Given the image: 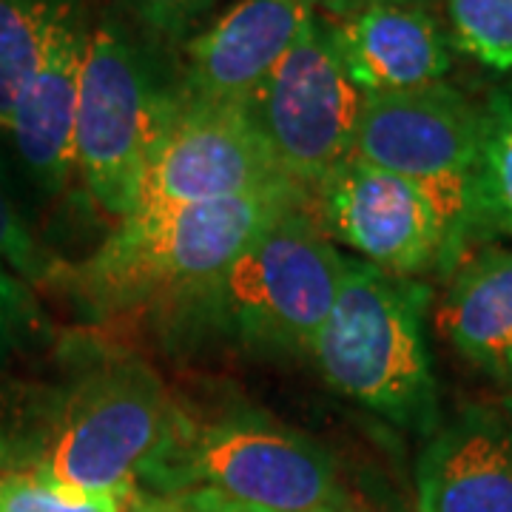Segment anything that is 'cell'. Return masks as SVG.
<instances>
[{"label": "cell", "mask_w": 512, "mask_h": 512, "mask_svg": "<svg viewBox=\"0 0 512 512\" xmlns=\"http://www.w3.org/2000/svg\"><path fill=\"white\" fill-rule=\"evenodd\" d=\"M154 498L211 490L276 512L348 510L339 464L311 436L268 413L231 407L194 416L174 404L163 447L140 478Z\"/></svg>", "instance_id": "obj_4"}, {"label": "cell", "mask_w": 512, "mask_h": 512, "mask_svg": "<svg viewBox=\"0 0 512 512\" xmlns=\"http://www.w3.org/2000/svg\"><path fill=\"white\" fill-rule=\"evenodd\" d=\"M436 325L464 362L512 387V251L487 248L458 262Z\"/></svg>", "instance_id": "obj_15"}, {"label": "cell", "mask_w": 512, "mask_h": 512, "mask_svg": "<svg viewBox=\"0 0 512 512\" xmlns=\"http://www.w3.org/2000/svg\"><path fill=\"white\" fill-rule=\"evenodd\" d=\"M46 333V316L37 305L35 288L0 262V365L35 350Z\"/></svg>", "instance_id": "obj_22"}, {"label": "cell", "mask_w": 512, "mask_h": 512, "mask_svg": "<svg viewBox=\"0 0 512 512\" xmlns=\"http://www.w3.org/2000/svg\"><path fill=\"white\" fill-rule=\"evenodd\" d=\"M276 185L293 183L245 103H208L183 92L151 151L137 211L248 197Z\"/></svg>", "instance_id": "obj_9"}, {"label": "cell", "mask_w": 512, "mask_h": 512, "mask_svg": "<svg viewBox=\"0 0 512 512\" xmlns=\"http://www.w3.org/2000/svg\"><path fill=\"white\" fill-rule=\"evenodd\" d=\"M183 97L180 69L126 18L92 20L74 123V163L114 222L137 211L151 151Z\"/></svg>", "instance_id": "obj_5"}, {"label": "cell", "mask_w": 512, "mask_h": 512, "mask_svg": "<svg viewBox=\"0 0 512 512\" xmlns=\"http://www.w3.org/2000/svg\"><path fill=\"white\" fill-rule=\"evenodd\" d=\"M0 262L29 288H57L63 285L69 271L66 262H60L37 242L32 228L26 225L23 214L15 208L3 185V171H0Z\"/></svg>", "instance_id": "obj_20"}, {"label": "cell", "mask_w": 512, "mask_h": 512, "mask_svg": "<svg viewBox=\"0 0 512 512\" xmlns=\"http://www.w3.org/2000/svg\"><path fill=\"white\" fill-rule=\"evenodd\" d=\"M174 399L134 353H100L52 396L35 473L77 495H137L163 447Z\"/></svg>", "instance_id": "obj_6"}, {"label": "cell", "mask_w": 512, "mask_h": 512, "mask_svg": "<svg viewBox=\"0 0 512 512\" xmlns=\"http://www.w3.org/2000/svg\"><path fill=\"white\" fill-rule=\"evenodd\" d=\"M89 32L86 0H69L3 131L23 180L43 200H57L77 171L74 123Z\"/></svg>", "instance_id": "obj_11"}, {"label": "cell", "mask_w": 512, "mask_h": 512, "mask_svg": "<svg viewBox=\"0 0 512 512\" xmlns=\"http://www.w3.org/2000/svg\"><path fill=\"white\" fill-rule=\"evenodd\" d=\"M370 3H421V0H322L319 12L328 15V18H339V15H348L353 9L370 6Z\"/></svg>", "instance_id": "obj_25"}, {"label": "cell", "mask_w": 512, "mask_h": 512, "mask_svg": "<svg viewBox=\"0 0 512 512\" xmlns=\"http://www.w3.org/2000/svg\"><path fill=\"white\" fill-rule=\"evenodd\" d=\"M69 0H0V131Z\"/></svg>", "instance_id": "obj_16"}, {"label": "cell", "mask_w": 512, "mask_h": 512, "mask_svg": "<svg viewBox=\"0 0 512 512\" xmlns=\"http://www.w3.org/2000/svg\"><path fill=\"white\" fill-rule=\"evenodd\" d=\"M419 512H512V419L464 407L427 436L416 461Z\"/></svg>", "instance_id": "obj_13"}, {"label": "cell", "mask_w": 512, "mask_h": 512, "mask_svg": "<svg viewBox=\"0 0 512 512\" xmlns=\"http://www.w3.org/2000/svg\"><path fill=\"white\" fill-rule=\"evenodd\" d=\"M322 0H239L183 46V92L208 103H248Z\"/></svg>", "instance_id": "obj_12"}, {"label": "cell", "mask_w": 512, "mask_h": 512, "mask_svg": "<svg viewBox=\"0 0 512 512\" xmlns=\"http://www.w3.org/2000/svg\"><path fill=\"white\" fill-rule=\"evenodd\" d=\"M450 43L493 72H512V0H447Z\"/></svg>", "instance_id": "obj_18"}, {"label": "cell", "mask_w": 512, "mask_h": 512, "mask_svg": "<svg viewBox=\"0 0 512 512\" xmlns=\"http://www.w3.org/2000/svg\"><path fill=\"white\" fill-rule=\"evenodd\" d=\"M134 495H77L35 470L0 473V512H126Z\"/></svg>", "instance_id": "obj_21"}, {"label": "cell", "mask_w": 512, "mask_h": 512, "mask_svg": "<svg viewBox=\"0 0 512 512\" xmlns=\"http://www.w3.org/2000/svg\"><path fill=\"white\" fill-rule=\"evenodd\" d=\"M328 20L362 94L421 89L453 69V43L421 3H370Z\"/></svg>", "instance_id": "obj_14"}, {"label": "cell", "mask_w": 512, "mask_h": 512, "mask_svg": "<svg viewBox=\"0 0 512 512\" xmlns=\"http://www.w3.org/2000/svg\"><path fill=\"white\" fill-rule=\"evenodd\" d=\"M478 234L512 237V97L495 94L484 109V143L476 180Z\"/></svg>", "instance_id": "obj_17"}, {"label": "cell", "mask_w": 512, "mask_h": 512, "mask_svg": "<svg viewBox=\"0 0 512 512\" xmlns=\"http://www.w3.org/2000/svg\"><path fill=\"white\" fill-rule=\"evenodd\" d=\"M362 100L330 20L316 12L245 109L279 171L313 197L330 174L353 160Z\"/></svg>", "instance_id": "obj_8"}, {"label": "cell", "mask_w": 512, "mask_h": 512, "mask_svg": "<svg viewBox=\"0 0 512 512\" xmlns=\"http://www.w3.org/2000/svg\"><path fill=\"white\" fill-rule=\"evenodd\" d=\"M311 194L276 185L248 197L134 211L86 262L69 265L60 288L94 316L160 311L217 276L268 225Z\"/></svg>", "instance_id": "obj_2"}, {"label": "cell", "mask_w": 512, "mask_h": 512, "mask_svg": "<svg viewBox=\"0 0 512 512\" xmlns=\"http://www.w3.org/2000/svg\"><path fill=\"white\" fill-rule=\"evenodd\" d=\"M348 256L336 251L311 202L274 220L220 274L157 311L174 345L285 359L308 356L336 302Z\"/></svg>", "instance_id": "obj_1"}, {"label": "cell", "mask_w": 512, "mask_h": 512, "mask_svg": "<svg viewBox=\"0 0 512 512\" xmlns=\"http://www.w3.org/2000/svg\"><path fill=\"white\" fill-rule=\"evenodd\" d=\"M430 299L419 279L348 256L336 302L308 348L330 390L421 436L441 424L439 379L424 330Z\"/></svg>", "instance_id": "obj_3"}, {"label": "cell", "mask_w": 512, "mask_h": 512, "mask_svg": "<svg viewBox=\"0 0 512 512\" xmlns=\"http://www.w3.org/2000/svg\"><path fill=\"white\" fill-rule=\"evenodd\" d=\"M507 410H510V419H512V393L507 396Z\"/></svg>", "instance_id": "obj_27"}, {"label": "cell", "mask_w": 512, "mask_h": 512, "mask_svg": "<svg viewBox=\"0 0 512 512\" xmlns=\"http://www.w3.org/2000/svg\"><path fill=\"white\" fill-rule=\"evenodd\" d=\"M128 23L157 46L171 49L188 43L217 6V0H117Z\"/></svg>", "instance_id": "obj_23"}, {"label": "cell", "mask_w": 512, "mask_h": 512, "mask_svg": "<svg viewBox=\"0 0 512 512\" xmlns=\"http://www.w3.org/2000/svg\"><path fill=\"white\" fill-rule=\"evenodd\" d=\"M311 211L330 242H342L387 274L416 279L453 268L439 205L399 174L353 157L316 188Z\"/></svg>", "instance_id": "obj_10"}, {"label": "cell", "mask_w": 512, "mask_h": 512, "mask_svg": "<svg viewBox=\"0 0 512 512\" xmlns=\"http://www.w3.org/2000/svg\"><path fill=\"white\" fill-rule=\"evenodd\" d=\"M52 413L49 393L15 390L0 384V473L35 470Z\"/></svg>", "instance_id": "obj_19"}, {"label": "cell", "mask_w": 512, "mask_h": 512, "mask_svg": "<svg viewBox=\"0 0 512 512\" xmlns=\"http://www.w3.org/2000/svg\"><path fill=\"white\" fill-rule=\"evenodd\" d=\"M168 512H276L262 510V507H251V504H239L225 495L211 493V490H188V493L171 495L163 498ZM328 512H350V510H328Z\"/></svg>", "instance_id": "obj_24"}, {"label": "cell", "mask_w": 512, "mask_h": 512, "mask_svg": "<svg viewBox=\"0 0 512 512\" xmlns=\"http://www.w3.org/2000/svg\"><path fill=\"white\" fill-rule=\"evenodd\" d=\"M126 512H168V507L163 504V498H154V495L137 493L131 498Z\"/></svg>", "instance_id": "obj_26"}, {"label": "cell", "mask_w": 512, "mask_h": 512, "mask_svg": "<svg viewBox=\"0 0 512 512\" xmlns=\"http://www.w3.org/2000/svg\"><path fill=\"white\" fill-rule=\"evenodd\" d=\"M481 143L484 109L441 80L407 92L365 94L353 157L399 174L433 197L456 268L467 242L478 234Z\"/></svg>", "instance_id": "obj_7"}]
</instances>
